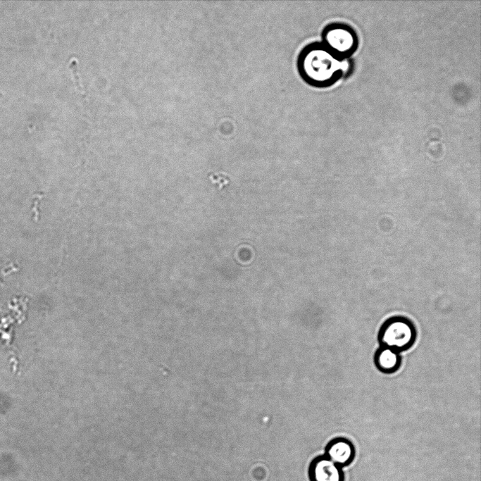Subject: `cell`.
<instances>
[{"label": "cell", "instance_id": "8992f818", "mask_svg": "<svg viewBox=\"0 0 481 481\" xmlns=\"http://www.w3.org/2000/svg\"><path fill=\"white\" fill-rule=\"evenodd\" d=\"M373 363L378 371L391 375L396 373L401 368L402 357L400 353L392 349L379 346L374 353Z\"/></svg>", "mask_w": 481, "mask_h": 481}, {"label": "cell", "instance_id": "7a4b0ae2", "mask_svg": "<svg viewBox=\"0 0 481 481\" xmlns=\"http://www.w3.org/2000/svg\"><path fill=\"white\" fill-rule=\"evenodd\" d=\"M417 338L413 322L404 316H392L380 325L377 335L379 346L392 349L399 353L410 349Z\"/></svg>", "mask_w": 481, "mask_h": 481}, {"label": "cell", "instance_id": "52a82bcc", "mask_svg": "<svg viewBox=\"0 0 481 481\" xmlns=\"http://www.w3.org/2000/svg\"><path fill=\"white\" fill-rule=\"evenodd\" d=\"M69 66H70V68L73 72L76 86L77 87V88L80 89V91L81 92L84 93V89L81 86L80 78V76L78 74L77 61L75 59H73L70 61Z\"/></svg>", "mask_w": 481, "mask_h": 481}, {"label": "cell", "instance_id": "277c9868", "mask_svg": "<svg viewBox=\"0 0 481 481\" xmlns=\"http://www.w3.org/2000/svg\"><path fill=\"white\" fill-rule=\"evenodd\" d=\"M311 481H344L342 468L325 456L316 457L309 468Z\"/></svg>", "mask_w": 481, "mask_h": 481}, {"label": "cell", "instance_id": "3957f363", "mask_svg": "<svg viewBox=\"0 0 481 481\" xmlns=\"http://www.w3.org/2000/svg\"><path fill=\"white\" fill-rule=\"evenodd\" d=\"M322 39L324 46L338 58L349 51L354 43L351 31L339 24L327 25L323 30Z\"/></svg>", "mask_w": 481, "mask_h": 481}, {"label": "cell", "instance_id": "6da1fadb", "mask_svg": "<svg viewBox=\"0 0 481 481\" xmlns=\"http://www.w3.org/2000/svg\"><path fill=\"white\" fill-rule=\"evenodd\" d=\"M346 61L332 53L322 42H312L304 46L296 59V68L302 80L314 87H326L346 70Z\"/></svg>", "mask_w": 481, "mask_h": 481}, {"label": "cell", "instance_id": "5b68a950", "mask_svg": "<svg viewBox=\"0 0 481 481\" xmlns=\"http://www.w3.org/2000/svg\"><path fill=\"white\" fill-rule=\"evenodd\" d=\"M355 454L356 450L352 442L347 438L338 437L327 443L325 456L342 468L354 461Z\"/></svg>", "mask_w": 481, "mask_h": 481}]
</instances>
